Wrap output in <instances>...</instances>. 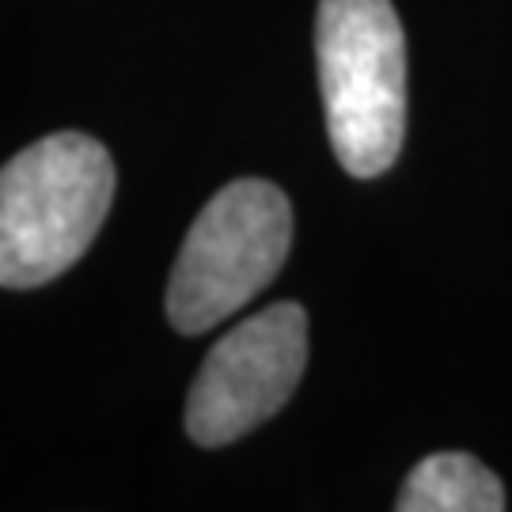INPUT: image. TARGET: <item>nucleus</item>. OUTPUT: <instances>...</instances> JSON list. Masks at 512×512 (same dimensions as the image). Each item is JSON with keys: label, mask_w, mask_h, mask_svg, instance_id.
<instances>
[{"label": "nucleus", "mask_w": 512, "mask_h": 512, "mask_svg": "<svg viewBox=\"0 0 512 512\" xmlns=\"http://www.w3.org/2000/svg\"><path fill=\"white\" fill-rule=\"evenodd\" d=\"M114 202L110 152L88 133H50L0 167V285L38 289L92 247Z\"/></svg>", "instance_id": "f257e3e1"}, {"label": "nucleus", "mask_w": 512, "mask_h": 512, "mask_svg": "<svg viewBox=\"0 0 512 512\" xmlns=\"http://www.w3.org/2000/svg\"><path fill=\"white\" fill-rule=\"evenodd\" d=\"M293 247V205L266 179H236L190 224L167 281V319L205 334L247 308L285 266Z\"/></svg>", "instance_id": "7ed1b4c3"}, {"label": "nucleus", "mask_w": 512, "mask_h": 512, "mask_svg": "<svg viewBox=\"0 0 512 512\" xmlns=\"http://www.w3.org/2000/svg\"><path fill=\"white\" fill-rule=\"evenodd\" d=\"M308 365V315L270 304L224 334L186 399V433L202 448L247 437L289 403Z\"/></svg>", "instance_id": "20e7f679"}, {"label": "nucleus", "mask_w": 512, "mask_h": 512, "mask_svg": "<svg viewBox=\"0 0 512 512\" xmlns=\"http://www.w3.org/2000/svg\"><path fill=\"white\" fill-rule=\"evenodd\" d=\"M399 512H501L505 486L490 467L463 452H437L406 475Z\"/></svg>", "instance_id": "39448f33"}, {"label": "nucleus", "mask_w": 512, "mask_h": 512, "mask_svg": "<svg viewBox=\"0 0 512 512\" xmlns=\"http://www.w3.org/2000/svg\"><path fill=\"white\" fill-rule=\"evenodd\" d=\"M315 57L338 164L384 175L406 137V38L391 0H319Z\"/></svg>", "instance_id": "f03ea898"}]
</instances>
